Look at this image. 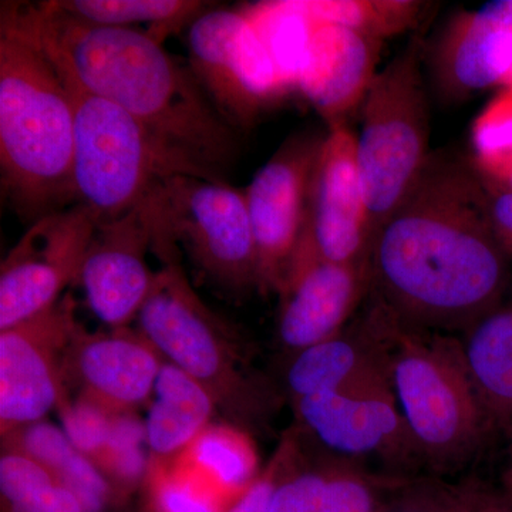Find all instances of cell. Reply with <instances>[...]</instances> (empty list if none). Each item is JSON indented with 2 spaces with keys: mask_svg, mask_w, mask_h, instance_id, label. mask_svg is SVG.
<instances>
[{
  "mask_svg": "<svg viewBox=\"0 0 512 512\" xmlns=\"http://www.w3.org/2000/svg\"><path fill=\"white\" fill-rule=\"evenodd\" d=\"M325 136L289 138L245 188L261 291L279 293L284 284L305 228L309 180Z\"/></svg>",
  "mask_w": 512,
  "mask_h": 512,
  "instance_id": "cell-12",
  "label": "cell"
},
{
  "mask_svg": "<svg viewBox=\"0 0 512 512\" xmlns=\"http://www.w3.org/2000/svg\"><path fill=\"white\" fill-rule=\"evenodd\" d=\"M421 29L377 73L363 101L356 156L372 244L430 156L429 89L424 77L427 40Z\"/></svg>",
  "mask_w": 512,
  "mask_h": 512,
  "instance_id": "cell-6",
  "label": "cell"
},
{
  "mask_svg": "<svg viewBox=\"0 0 512 512\" xmlns=\"http://www.w3.org/2000/svg\"><path fill=\"white\" fill-rule=\"evenodd\" d=\"M97 220L83 205L32 222L0 269V332L40 315L79 281Z\"/></svg>",
  "mask_w": 512,
  "mask_h": 512,
  "instance_id": "cell-10",
  "label": "cell"
},
{
  "mask_svg": "<svg viewBox=\"0 0 512 512\" xmlns=\"http://www.w3.org/2000/svg\"><path fill=\"white\" fill-rule=\"evenodd\" d=\"M424 62L434 89L448 103L501 89L512 62V0L457 13L426 45Z\"/></svg>",
  "mask_w": 512,
  "mask_h": 512,
  "instance_id": "cell-16",
  "label": "cell"
},
{
  "mask_svg": "<svg viewBox=\"0 0 512 512\" xmlns=\"http://www.w3.org/2000/svg\"><path fill=\"white\" fill-rule=\"evenodd\" d=\"M148 201L178 248L211 281L231 291L258 286V261L245 190L227 181L165 175Z\"/></svg>",
  "mask_w": 512,
  "mask_h": 512,
  "instance_id": "cell-8",
  "label": "cell"
},
{
  "mask_svg": "<svg viewBox=\"0 0 512 512\" xmlns=\"http://www.w3.org/2000/svg\"><path fill=\"white\" fill-rule=\"evenodd\" d=\"M190 69L234 127L254 126L289 96L264 45L238 9L204 12L188 30Z\"/></svg>",
  "mask_w": 512,
  "mask_h": 512,
  "instance_id": "cell-9",
  "label": "cell"
},
{
  "mask_svg": "<svg viewBox=\"0 0 512 512\" xmlns=\"http://www.w3.org/2000/svg\"><path fill=\"white\" fill-rule=\"evenodd\" d=\"M57 484L56 478L43 464L18 448L3 447L0 458V494L6 510Z\"/></svg>",
  "mask_w": 512,
  "mask_h": 512,
  "instance_id": "cell-32",
  "label": "cell"
},
{
  "mask_svg": "<svg viewBox=\"0 0 512 512\" xmlns=\"http://www.w3.org/2000/svg\"><path fill=\"white\" fill-rule=\"evenodd\" d=\"M239 10L271 57L286 92H296L318 23L305 0H264Z\"/></svg>",
  "mask_w": 512,
  "mask_h": 512,
  "instance_id": "cell-25",
  "label": "cell"
},
{
  "mask_svg": "<svg viewBox=\"0 0 512 512\" xmlns=\"http://www.w3.org/2000/svg\"><path fill=\"white\" fill-rule=\"evenodd\" d=\"M463 511L464 510H461L460 512H463ZM394 512H429V510H426V508L417 507V505H412V507H403V508H400V510H397Z\"/></svg>",
  "mask_w": 512,
  "mask_h": 512,
  "instance_id": "cell-40",
  "label": "cell"
},
{
  "mask_svg": "<svg viewBox=\"0 0 512 512\" xmlns=\"http://www.w3.org/2000/svg\"><path fill=\"white\" fill-rule=\"evenodd\" d=\"M473 163L488 187L512 192V92L500 90L471 128Z\"/></svg>",
  "mask_w": 512,
  "mask_h": 512,
  "instance_id": "cell-28",
  "label": "cell"
},
{
  "mask_svg": "<svg viewBox=\"0 0 512 512\" xmlns=\"http://www.w3.org/2000/svg\"><path fill=\"white\" fill-rule=\"evenodd\" d=\"M153 394L144 423L150 456L173 460L212 424L217 404L205 387L167 360Z\"/></svg>",
  "mask_w": 512,
  "mask_h": 512,
  "instance_id": "cell-21",
  "label": "cell"
},
{
  "mask_svg": "<svg viewBox=\"0 0 512 512\" xmlns=\"http://www.w3.org/2000/svg\"><path fill=\"white\" fill-rule=\"evenodd\" d=\"M464 357L488 417H512V299L464 333Z\"/></svg>",
  "mask_w": 512,
  "mask_h": 512,
  "instance_id": "cell-23",
  "label": "cell"
},
{
  "mask_svg": "<svg viewBox=\"0 0 512 512\" xmlns=\"http://www.w3.org/2000/svg\"><path fill=\"white\" fill-rule=\"evenodd\" d=\"M292 456V444H282L269 461L268 467L261 471L251 487L225 512H269L276 487L281 483L279 476L284 473L285 467L289 466Z\"/></svg>",
  "mask_w": 512,
  "mask_h": 512,
  "instance_id": "cell-34",
  "label": "cell"
},
{
  "mask_svg": "<svg viewBox=\"0 0 512 512\" xmlns=\"http://www.w3.org/2000/svg\"><path fill=\"white\" fill-rule=\"evenodd\" d=\"M313 18L383 42L421 29L430 3L420 0H305Z\"/></svg>",
  "mask_w": 512,
  "mask_h": 512,
  "instance_id": "cell-27",
  "label": "cell"
},
{
  "mask_svg": "<svg viewBox=\"0 0 512 512\" xmlns=\"http://www.w3.org/2000/svg\"><path fill=\"white\" fill-rule=\"evenodd\" d=\"M372 488L355 474H330L320 512H373Z\"/></svg>",
  "mask_w": 512,
  "mask_h": 512,
  "instance_id": "cell-35",
  "label": "cell"
},
{
  "mask_svg": "<svg viewBox=\"0 0 512 512\" xmlns=\"http://www.w3.org/2000/svg\"><path fill=\"white\" fill-rule=\"evenodd\" d=\"M147 443L146 424L134 413L113 414L109 439L96 466L114 488H131L146 478L148 461L143 450Z\"/></svg>",
  "mask_w": 512,
  "mask_h": 512,
  "instance_id": "cell-30",
  "label": "cell"
},
{
  "mask_svg": "<svg viewBox=\"0 0 512 512\" xmlns=\"http://www.w3.org/2000/svg\"><path fill=\"white\" fill-rule=\"evenodd\" d=\"M295 404L303 423L339 453L420 456L393 387L312 394L296 399Z\"/></svg>",
  "mask_w": 512,
  "mask_h": 512,
  "instance_id": "cell-18",
  "label": "cell"
},
{
  "mask_svg": "<svg viewBox=\"0 0 512 512\" xmlns=\"http://www.w3.org/2000/svg\"><path fill=\"white\" fill-rule=\"evenodd\" d=\"M80 326L70 296L0 332V431L42 421L64 394L63 362Z\"/></svg>",
  "mask_w": 512,
  "mask_h": 512,
  "instance_id": "cell-11",
  "label": "cell"
},
{
  "mask_svg": "<svg viewBox=\"0 0 512 512\" xmlns=\"http://www.w3.org/2000/svg\"><path fill=\"white\" fill-rule=\"evenodd\" d=\"M164 360L140 330L89 333L80 326L64 356L63 380L110 414L134 413L153 396Z\"/></svg>",
  "mask_w": 512,
  "mask_h": 512,
  "instance_id": "cell-17",
  "label": "cell"
},
{
  "mask_svg": "<svg viewBox=\"0 0 512 512\" xmlns=\"http://www.w3.org/2000/svg\"><path fill=\"white\" fill-rule=\"evenodd\" d=\"M293 399L393 387L386 346V318L373 302L360 332L320 342L296 355L288 370Z\"/></svg>",
  "mask_w": 512,
  "mask_h": 512,
  "instance_id": "cell-20",
  "label": "cell"
},
{
  "mask_svg": "<svg viewBox=\"0 0 512 512\" xmlns=\"http://www.w3.org/2000/svg\"><path fill=\"white\" fill-rule=\"evenodd\" d=\"M487 190L491 224L501 247L512 261V192L497 190L488 185Z\"/></svg>",
  "mask_w": 512,
  "mask_h": 512,
  "instance_id": "cell-37",
  "label": "cell"
},
{
  "mask_svg": "<svg viewBox=\"0 0 512 512\" xmlns=\"http://www.w3.org/2000/svg\"><path fill=\"white\" fill-rule=\"evenodd\" d=\"M384 313L393 392L420 457L434 466L464 463L483 439L488 414L460 340L403 328Z\"/></svg>",
  "mask_w": 512,
  "mask_h": 512,
  "instance_id": "cell-5",
  "label": "cell"
},
{
  "mask_svg": "<svg viewBox=\"0 0 512 512\" xmlns=\"http://www.w3.org/2000/svg\"><path fill=\"white\" fill-rule=\"evenodd\" d=\"M382 43L335 23H316L296 92L318 111L328 130L348 126L350 114L363 106L379 73Z\"/></svg>",
  "mask_w": 512,
  "mask_h": 512,
  "instance_id": "cell-19",
  "label": "cell"
},
{
  "mask_svg": "<svg viewBox=\"0 0 512 512\" xmlns=\"http://www.w3.org/2000/svg\"><path fill=\"white\" fill-rule=\"evenodd\" d=\"M72 100L55 64L25 36L0 28L3 190L35 222L73 202Z\"/></svg>",
  "mask_w": 512,
  "mask_h": 512,
  "instance_id": "cell-3",
  "label": "cell"
},
{
  "mask_svg": "<svg viewBox=\"0 0 512 512\" xmlns=\"http://www.w3.org/2000/svg\"><path fill=\"white\" fill-rule=\"evenodd\" d=\"M510 261L476 167L437 151L373 239L370 293L403 328L466 333L503 305Z\"/></svg>",
  "mask_w": 512,
  "mask_h": 512,
  "instance_id": "cell-1",
  "label": "cell"
},
{
  "mask_svg": "<svg viewBox=\"0 0 512 512\" xmlns=\"http://www.w3.org/2000/svg\"><path fill=\"white\" fill-rule=\"evenodd\" d=\"M144 480L156 512H225L231 507L177 458L150 456Z\"/></svg>",
  "mask_w": 512,
  "mask_h": 512,
  "instance_id": "cell-29",
  "label": "cell"
},
{
  "mask_svg": "<svg viewBox=\"0 0 512 512\" xmlns=\"http://www.w3.org/2000/svg\"><path fill=\"white\" fill-rule=\"evenodd\" d=\"M57 409L62 416L63 431L73 446L96 463L109 439L113 414L80 396L69 400L66 394Z\"/></svg>",
  "mask_w": 512,
  "mask_h": 512,
  "instance_id": "cell-31",
  "label": "cell"
},
{
  "mask_svg": "<svg viewBox=\"0 0 512 512\" xmlns=\"http://www.w3.org/2000/svg\"><path fill=\"white\" fill-rule=\"evenodd\" d=\"M151 227L146 198L116 220L97 222L79 281L90 309L110 329L138 318L156 282L147 262Z\"/></svg>",
  "mask_w": 512,
  "mask_h": 512,
  "instance_id": "cell-14",
  "label": "cell"
},
{
  "mask_svg": "<svg viewBox=\"0 0 512 512\" xmlns=\"http://www.w3.org/2000/svg\"><path fill=\"white\" fill-rule=\"evenodd\" d=\"M53 8L69 18L110 26L130 28L146 23L148 35L163 45L171 33L183 29L205 12L207 3L191 0H57Z\"/></svg>",
  "mask_w": 512,
  "mask_h": 512,
  "instance_id": "cell-26",
  "label": "cell"
},
{
  "mask_svg": "<svg viewBox=\"0 0 512 512\" xmlns=\"http://www.w3.org/2000/svg\"><path fill=\"white\" fill-rule=\"evenodd\" d=\"M0 18V28L25 36L60 72L130 114L175 173L225 181L238 150L235 127L146 30L90 25L50 2L3 3Z\"/></svg>",
  "mask_w": 512,
  "mask_h": 512,
  "instance_id": "cell-2",
  "label": "cell"
},
{
  "mask_svg": "<svg viewBox=\"0 0 512 512\" xmlns=\"http://www.w3.org/2000/svg\"><path fill=\"white\" fill-rule=\"evenodd\" d=\"M501 90H510V92H512V62L510 69H508L507 74H505L503 83H501Z\"/></svg>",
  "mask_w": 512,
  "mask_h": 512,
  "instance_id": "cell-39",
  "label": "cell"
},
{
  "mask_svg": "<svg viewBox=\"0 0 512 512\" xmlns=\"http://www.w3.org/2000/svg\"><path fill=\"white\" fill-rule=\"evenodd\" d=\"M137 320L167 362L207 389L229 423L247 430L274 409L268 384L249 369L234 330L194 291L181 259L161 262Z\"/></svg>",
  "mask_w": 512,
  "mask_h": 512,
  "instance_id": "cell-4",
  "label": "cell"
},
{
  "mask_svg": "<svg viewBox=\"0 0 512 512\" xmlns=\"http://www.w3.org/2000/svg\"><path fill=\"white\" fill-rule=\"evenodd\" d=\"M330 474L303 473L276 487L269 512H320Z\"/></svg>",
  "mask_w": 512,
  "mask_h": 512,
  "instance_id": "cell-33",
  "label": "cell"
},
{
  "mask_svg": "<svg viewBox=\"0 0 512 512\" xmlns=\"http://www.w3.org/2000/svg\"><path fill=\"white\" fill-rule=\"evenodd\" d=\"M367 293L370 264H335L298 247L279 291V338L298 353L335 338Z\"/></svg>",
  "mask_w": 512,
  "mask_h": 512,
  "instance_id": "cell-15",
  "label": "cell"
},
{
  "mask_svg": "<svg viewBox=\"0 0 512 512\" xmlns=\"http://www.w3.org/2000/svg\"><path fill=\"white\" fill-rule=\"evenodd\" d=\"M175 458L229 505L261 474L254 440L248 430L232 423L210 424Z\"/></svg>",
  "mask_w": 512,
  "mask_h": 512,
  "instance_id": "cell-24",
  "label": "cell"
},
{
  "mask_svg": "<svg viewBox=\"0 0 512 512\" xmlns=\"http://www.w3.org/2000/svg\"><path fill=\"white\" fill-rule=\"evenodd\" d=\"M508 430H510V439H511V453H510V463H508L507 471H505V480H507L508 487L512 490V417L511 420L507 423Z\"/></svg>",
  "mask_w": 512,
  "mask_h": 512,
  "instance_id": "cell-38",
  "label": "cell"
},
{
  "mask_svg": "<svg viewBox=\"0 0 512 512\" xmlns=\"http://www.w3.org/2000/svg\"><path fill=\"white\" fill-rule=\"evenodd\" d=\"M43 464L57 484L69 490L86 512H103L113 498L114 487L89 457L80 453L63 430L47 421L29 424L3 439Z\"/></svg>",
  "mask_w": 512,
  "mask_h": 512,
  "instance_id": "cell-22",
  "label": "cell"
},
{
  "mask_svg": "<svg viewBox=\"0 0 512 512\" xmlns=\"http://www.w3.org/2000/svg\"><path fill=\"white\" fill-rule=\"evenodd\" d=\"M57 72L73 107L74 204L87 208L97 222L116 220L161 178L177 173L130 114Z\"/></svg>",
  "mask_w": 512,
  "mask_h": 512,
  "instance_id": "cell-7",
  "label": "cell"
},
{
  "mask_svg": "<svg viewBox=\"0 0 512 512\" xmlns=\"http://www.w3.org/2000/svg\"><path fill=\"white\" fill-rule=\"evenodd\" d=\"M298 247L335 264H370L369 212L357 167L356 136L348 126L328 130L323 138L309 180Z\"/></svg>",
  "mask_w": 512,
  "mask_h": 512,
  "instance_id": "cell-13",
  "label": "cell"
},
{
  "mask_svg": "<svg viewBox=\"0 0 512 512\" xmlns=\"http://www.w3.org/2000/svg\"><path fill=\"white\" fill-rule=\"evenodd\" d=\"M6 512H86L80 501L60 484H53L45 490L12 505Z\"/></svg>",
  "mask_w": 512,
  "mask_h": 512,
  "instance_id": "cell-36",
  "label": "cell"
}]
</instances>
